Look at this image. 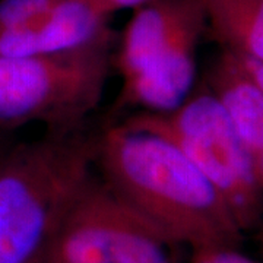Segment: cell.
Wrapping results in <instances>:
<instances>
[{
  "label": "cell",
  "mask_w": 263,
  "mask_h": 263,
  "mask_svg": "<svg viewBox=\"0 0 263 263\" xmlns=\"http://www.w3.org/2000/svg\"><path fill=\"white\" fill-rule=\"evenodd\" d=\"M95 170L116 196L168 240L193 252L237 247L241 230L226 200L181 151L129 120L97 136Z\"/></svg>",
  "instance_id": "cell-1"
},
{
  "label": "cell",
  "mask_w": 263,
  "mask_h": 263,
  "mask_svg": "<svg viewBox=\"0 0 263 263\" xmlns=\"http://www.w3.org/2000/svg\"><path fill=\"white\" fill-rule=\"evenodd\" d=\"M97 136L47 132L0 157V263H34L95 173Z\"/></svg>",
  "instance_id": "cell-2"
},
{
  "label": "cell",
  "mask_w": 263,
  "mask_h": 263,
  "mask_svg": "<svg viewBox=\"0 0 263 263\" xmlns=\"http://www.w3.org/2000/svg\"><path fill=\"white\" fill-rule=\"evenodd\" d=\"M205 28L199 0H151L133 9L113 60L123 97L154 113L179 107L193 91Z\"/></svg>",
  "instance_id": "cell-3"
},
{
  "label": "cell",
  "mask_w": 263,
  "mask_h": 263,
  "mask_svg": "<svg viewBox=\"0 0 263 263\" xmlns=\"http://www.w3.org/2000/svg\"><path fill=\"white\" fill-rule=\"evenodd\" d=\"M113 65L111 37L46 56L0 57V130L40 123L82 129L101 103Z\"/></svg>",
  "instance_id": "cell-4"
},
{
  "label": "cell",
  "mask_w": 263,
  "mask_h": 263,
  "mask_svg": "<svg viewBox=\"0 0 263 263\" xmlns=\"http://www.w3.org/2000/svg\"><path fill=\"white\" fill-rule=\"evenodd\" d=\"M129 120L174 143L226 200L241 233L263 222V189L226 107L208 88L171 111L138 113Z\"/></svg>",
  "instance_id": "cell-5"
},
{
  "label": "cell",
  "mask_w": 263,
  "mask_h": 263,
  "mask_svg": "<svg viewBox=\"0 0 263 263\" xmlns=\"http://www.w3.org/2000/svg\"><path fill=\"white\" fill-rule=\"evenodd\" d=\"M171 245L95 173L62 216L46 263H173Z\"/></svg>",
  "instance_id": "cell-6"
},
{
  "label": "cell",
  "mask_w": 263,
  "mask_h": 263,
  "mask_svg": "<svg viewBox=\"0 0 263 263\" xmlns=\"http://www.w3.org/2000/svg\"><path fill=\"white\" fill-rule=\"evenodd\" d=\"M110 16L88 0H60L53 8L0 34V57L46 56L111 37Z\"/></svg>",
  "instance_id": "cell-7"
},
{
  "label": "cell",
  "mask_w": 263,
  "mask_h": 263,
  "mask_svg": "<svg viewBox=\"0 0 263 263\" xmlns=\"http://www.w3.org/2000/svg\"><path fill=\"white\" fill-rule=\"evenodd\" d=\"M208 88L230 114L263 189V92L226 50L209 72Z\"/></svg>",
  "instance_id": "cell-8"
},
{
  "label": "cell",
  "mask_w": 263,
  "mask_h": 263,
  "mask_svg": "<svg viewBox=\"0 0 263 263\" xmlns=\"http://www.w3.org/2000/svg\"><path fill=\"white\" fill-rule=\"evenodd\" d=\"M224 50L263 62V0H199Z\"/></svg>",
  "instance_id": "cell-9"
},
{
  "label": "cell",
  "mask_w": 263,
  "mask_h": 263,
  "mask_svg": "<svg viewBox=\"0 0 263 263\" xmlns=\"http://www.w3.org/2000/svg\"><path fill=\"white\" fill-rule=\"evenodd\" d=\"M192 263H257L237 247H212L193 252Z\"/></svg>",
  "instance_id": "cell-10"
},
{
  "label": "cell",
  "mask_w": 263,
  "mask_h": 263,
  "mask_svg": "<svg viewBox=\"0 0 263 263\" xmlns=\"http://www.w3.org/2000/svg\"><path fill=\"white\" fill-rule=\"evenodd\" d=\"M92 3L97 9H100L103 13L111 16L114 12L123 9H136L142 5L148 3L151 0H88Z\"/></svg>",
  "instance_id": "cell-11"
},
{
  "label": "cell",
  "mask_w": 263,
  "mask_h": 263,
  "mask_svg": "<svg viewBox=\"0 0 263 263\" xmlns=\"http://www.w3.org/2000/svg\"><path fill=\"white\" fill-rule=\"evenodd\" d=\"M233 54H234V53H233ZM234 56L235 59H237L240 67L243 69V72L250 78V81H252V82H253V84L263 92V62L252 60V59L237 56V54H234Z\"/></svg>",
  "instance_id": "cell-12"
},
{
  "label": "cell",
  "mask_w": 263,
  "mask_h": 263,
  "mask_svg": "<svg viewBox=\"0 0 263 263\" xmlns=\"http://www.w3.org/2000/svg\"><path fill=\"white\" fill-rule=\"evenodd\" d=\"M9 145H10V142L5 141V139H3V138L0 136V157H2L3 154H5V151L9 148Z\"/></svg>",
  "instance_id": "cell-13"
},
{
  "label": "cell",
  "mask_w": 263,
  "mask_h": 263,
  "mask_svg": "<svg viewBox=\"0 0 263 263\" xmlns=\"http://www.w3.org/2000/svg\"><path fill=\"white\" fill-rule=\"evenodd\" d=\"M34 263H46V262H44V259H43V254H41V256H40V257H38L37 260H35Z\"/></svg>",
  "instance_id": "cell-14"
}]
</instances>
